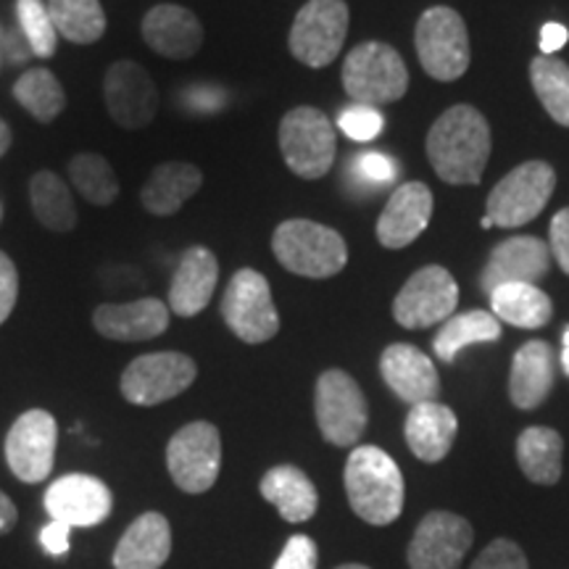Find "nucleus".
<instances>
[{
  "instance_id": "obj_1",
  "label": "nucleus",
  "mask_w": 569,
  "mask_h": 569,
  "mask_svg": "<svg viewBox=\"0 0 569 569\" xmlns=\"http://www.w3.org/2000/svg\"><path fill=\"white\" fill-rule=\"evenodd\" d=\"M427 156L448 184H478L490 159V127L475 106L459 103L436 119L427 134Z\"/></svg>"
},
{
  "instance_id": "obj_2",
  "label": "nucleus",
  "mask_w": 569,
  "mask_h": 569,
  "mask_svg": "<svg viewBox=\"0 0 569 569\" xmlns=\"http://www.w3.org/2000/svg\"><path fill=\"white\" fill-rule=\"evenodd\" d=\"M346 496L353 515L386 528L403 511V475L393 457L377 446H356L346 461Z\"/></svg>"
},
{
  "instance_id": "obj_3",
  "label": "nucleus",
  "mask_w": 569,
  "mask_h": 569,
  "mask_svg": "<svg viewBox=\"0 0 569 569\" xmlns=\"http://www.w3.org/2000/svg\"><path fill=\"white\" fill-rule=\"evenodd\" d=\"M277 261L298 277L327 280L348 264V246L343 234L311 219H288L272 234Z\"/></svg>"
},
{
  "instance_id": "obj_4",
  "label": "nucleus",
  "mask_w": 569,
  "mask_h": 569,
  "mask_svg": "<svg viewBox=\"0 0 569 569\" xmlns=\"http://www.w3.org/2000/svg\"><path fill=\"white\" fill-rule=\"evenodd\" d=\"M343 88L353 103H396L409 90L407 63L388 42H361L346 56Z\"/></svg>"
},
{
  "instance_id": "obj_5",
  "label": "nucleus",
  "mask_w": 569,
  "mask_h": 569,
  "mask_svg": "<svg viewBox=\"0 0 569 569\" xmlns=\"http://www.w3.org/2000/svg\"><path fill=\"white\" fill-rule=\"evenodd\" d=\"M336 127L325 111L298 106L280 124V151L288 169L301 180H319L336 163Z\"/></svg>"
},
{
  "instance_id": "obj_6",
  "label": "nucleus",
  "mask_w": 569,
  "mask_h": 569,
  "mask_svg": "<svg viewBox=\"0 0 569 569\" xmlns=\"http://www.w3.org/2000/svg\"><path fill=\"white\" fill-rule=\"evenodd\" d=\"M419 63L432 80L453 82L469 69V34L465 19L448 6H432L417 21Z\"/></svg>"
},
{
  "instance_id": "obj_7",
  "label": "nucleus",
  "mask_w": 569,
  "mask_h": 569,
  "mask_svg": "<svg viewBox=\"0 0 569 569\" xmlns=\"http://www.w3.org/2000/svg\"><path fill=\"white\" fill-rule=\"evenodd\" d=\"M557 188V172L546 161H525L496 184L488 196V213L493 227L515 230L532 222L546 209Z\"/></svg>"
},
{
  "instance_id": "obj_8",
  "label": "nucleus",
  "mask_w": 569,
  "mask_h": 569,
  "mask_svg": "<svg viewBox=\"0 0 569 569\" xmlns=\"http://www.w3.org/2000/svg\"><path fill=\"white\" fill-rule=\"evenodd\" d=\"M315 411L319 432L327 443L348 448L359 443V438L365 436L369 419L367 398L361 393L359 382L343 369H327L319 375Z\"/></svg>"
},
{
  "instance_id": "obj_9",
  "label": "nucleus",
  "mask_w": 569,
  "mask_h": 569,
  "mask_svg": "<svg viewBox=\"0 0 569 569\" xmlns=\"http://www.w3.org/2000/svg\"><path fill=\"white\" fill-rule=\"evenodd\" d=\"M222 319L243 343L259 346L272 340L280 332V315L267 277L256 269L234 272L222 296Z\"/></svg>"
},
{
  "instance_id": "obj_10",
  "label": "nucleus",
  "mask_w": 569,
  "mask_h": 569,
  "mask_svg": "<svg viewBox=\"0 0 569 569\" xmlns=\"http://www.w3.org/2000/svg\"><path fill=\"white\" fill-rule=\"evenodd\" d=\"M348 19L346 0H309L290 27V53L311 69L330 67L346 42Z\"/></svg>"
},
{
  "instance_id": "obj_11",
  "label": "nucleus",
  "mask_w": 569,
  "mask_h": 569,
  "mask_svg": "<svg viewBox=\"0 0 569 569\" xmlns=\"http://www.w3.org/2000/svg\"><path fill=\"white\" fill-rule=\"evenodd\" d=\"M167 469L184 493H206L222 469V436L211 422H190L167 446Z\"/></svg>"
},
{
  "instance_id": "obj_12",
  "label": "nucleus",
  "mask_w": 569,
  "mask_h": 569,
  "mask_svg": "<svg viewBox=\"0 0 569 569\" xmlns=\"http://www.w3.org/2000/svg\"><path fill=\"white\" fill-rule=\"evenodd\" d=\"M198 367L188 353L159 351L138 356L122 372L119 388L134 407H159L184 393L196 382Z\"/></svg>"
},
{
  "instance_id": "obj_13",
  "label": "nucleus",
  "mask_w": 569,
  "mask_h": 569,
  "mask_svg": "<svg viewBox=\"0 0 569 569\" xmlns=\"http://www.w3.org/2000/svg\"><path fill=\"white\" fill-rule=\"evenodd\" d=\"M56 443H59V425H56L51 411H24L6 436L3 451L9 469L27 486L48 480L53 472Z\"/></svg>"
},
{
  "instance_id": "obj_14",
  "label": "nucleus",
  "mask_w": 569,
  "mask_h": 569,
  "mask_svg": "<svg viewBox=\"0 0 569 569\" xmlns=\"http://www.w3.org/2000/svg\"><path fill=\"white\" fill-rule=\"evenodd\" d=\"M459 303V284L443 267H422L393 301V319L407 330L446 322Z\"/></svg>"
},
{
  "instance_id": "obj_15",
  "label": "nucleus",
  "mask_w": 569,
  "mask_h": 569,
  "mask_svg": "<svg viewBox=\"0 0 569 569\" xmlns=\"http://www.w3.org/2000/svg\"><path fill=\"white\" fill-rule=\"evenodd\" d=\"M106 109L122 130H142L159 111V88L140 63L117 61L103 80Z\"/></svg>"
},
{
  "instance_id": "obj_16",
  "label": "nucleus",
  "mask_w": 569,
  "mask_h": 569,
  "mask_svg": "<svg viewBox=\"0 0 569 569\" xmlns=\"http://www.w3.org/2000/svg\"><path fill=\"white\" fill-rule=\"evenodd\" d=\"M472 525L451 511H430L417 525L407 559L411 569H459L472 546Z\"/></svg>"
},
{
  "instance_id": "obj_17",
  "label": "nucleus",
  "mask_w": 569,
  "mask_h": 569,
  "mask_svg": "<svg viewBox=\"0 0 569 569\" xmlns=\"http://www.w3.org/2000/svg\"><path fill=\"white\" fill-rule=\"evenodd\" d=\"M46 511L69 528H96L113 509L111 490L92 475H63L46 490Z\"/></svg>"
},
{
  "instance_id": "obj_18",
  "label": "nucleus",
  "mask_w": 569,
  "mask_h": 569,
  "mask_svg": "<svg viewBox=\"0 0 569 569\" xmlns=\"http://www.w3.org/2000/svg\"><path fill=\"white\" fill-rule=\"evenodd\" d=\"M551 248L532 234L498 243L488 256V264L480 274L482 290L490 296L501 284H538L551 269Z\"/></svg>"
},
{
  "instance_id": "obj_19",
  "label": "nucleus",
  "mask_w": 569,
  "mask_h": 569,
  "mask_svg": "<svg viewBox=\"0 0 569 569\" xmlns=\"http://www.w3.org/2000/svg\"><path fill=\"white\" fill-rule=\"evenodd\" d=\"M169 306L159 298H138L130 303H101L92 311L98 336L119 343L153 340L169 330Z\"/></svg>"
},
{
  "instance_id": "obj_20",
  "label": "nucleus",
  "mask_w": 569,
  "mask_h": 569,
  "mask_svg": "<svg viewBox=\"0 0 569 569\" xmlns=\"http://www.w3.org/2000/svg\"><path fill=\"white\" fill-rule=\"evenodd\" d=\"M432 217V193L425 182H403L393 190L390 201L377 219V240L380 246L398 251L415 243L427 230Z\"/></svg>"
},
{
  "instance_id": "obj_21",
  "label": "nucleus",
  "mask_w": 569,
  "mask_h": 569,
  "mask_svg": "<svg viewBox=\"0 0 569 569\" xmlns=\"http://www.w3.org/2000/svg\"><path fill=\"white\" fill-rule=\"evenodd\" d=\"M380 372L388 388L401 398V401L417 403L436 401L440 393V377L432 359L419 351L417 346L393 343L380 356Z\"/></svg>"
},
{
  "instance_id": "obj_22",
  "label": "nucleus",
  "mask_w": 569,
  "mask_h": 569,
  "mask_svg": "<svg viewBox=\"0 0 569 569\" xmlns=\"http://www.w3.org/2000/svg\"><path fill=\"white\" fill-rule=\"evenodd\" d=\"M142 40L163 59H190L201 51L203 27L190 9L174 3L153 6L142 19Z\"/></svg>"
},
{
  "instance_id": "obj_23",
  "label": "nucleus",
  "mask_w": 569,
  "mask_h": 569,
  "mask_svg": "<svg viewBox=\"0 0 569 569\" xmlns=\"http://www.w3.org/2000/svg\"><path fill=\"white\" fill-rule=\"evenodd\" d=\"M219 280V261L209 248L193 246L180 256L169 284V311L177 317H198L209 306Z\"/></svg>"
},
{
  "instance_id": "obj_24",
  "label": "nucleus",
  "mask_w": 569,
  "mask_h": 569,
  "mask_svg": "<svg viewBox=\"0 0 569 569\" xmlns=\"http://www.w3.org/2000/svg\"><path fill=\"white\" fill-rule=\"evenodd\" d=\"M172 553V528L159 511H146L124 530L113 569H161Z\"/></svg>"
},
{
  "instance_id": "obj_25",
  "label": "nucleus",
  "mask_w": 569,
  "mask_h": 569,
  "mask_svg": "<svg viewBox=\"0 0 569 569\" xmlns=\"http://www.w3.org/2000/svg\"><path fill=\"white\" fill-rule=\"evenodd\" d=\"M203 184V172L190 161H163L140 190L142 209L153 217H172Z\"/></svg>"
},
{
  "instance_id": "obj_26",
  "label": "nucleus",
  "mask_w": 569,
  "mask_h": 569,
  "mask_svg": "<svg viewBox=\"0 0 569 569\" xmlns=\"http://www.w3.org/2000/svg\"><path fill=\"white\" fill-rule=\"evenodd\" d=\"M553 388V348L543 340H528L511 361L509 396L517 409H538Z\"/></svg>"
},
{
  "instance_id": "obj_27",
  "label": "nucleus",
  "mask_w": 569,
  "mask_h": 569,
  "mask_svg": "<svg viewBox=\"0 0 569 569\" xmlns=\"http://www.w3.org/2000/svg\"><path fill=\"white\" fill-rule=\"evenodd\" d=\"M457 430L459 422L453 409L438 401H425L411 407L407 427H403L411 453L427 461V465H436V461L448 457L453 440H457Z\"/></svg>"
},
{
  "instance_id": "obj_28",
  "label": "nucleus",
  "mask_w": 569,
  "mask_h": 569,
  "mask_svg": "<svg viewBox=\"0 0 569 569\" xmlns=\"http://www.w3.org/2000/svg\"><path fill=\"white\" fill-rule=\"evenodd\" d=\"M259 488L261 496H264L288 522H306V519L317 515L319 493L303 469H298L293 465L272 467L264 478H261Z\"/></svg>"
},
{
  "instance_id": "obj_29",
  "label": "nucleus",
  "mask_w": 569,
  "mask_h": 569,
  "mask_svg": "<svg viewBox=\"0 0 569 569\" xmlns=\"http://www.w3.org/2000/svg\"><path fill=\"white\" fill-rule=\"evenodd\" d=\"M490 309L498 322L522 327V330H538L549 325L553 315L551 298L536 284H501L490 293Z\"/></svg>"
},
{
  "instance_id": "obj_30",
  "label": "nucleus",
  "mask_w": 569,
  "mask_h": 569,
  "mask_svg": "<svg viewBox=\"0 0 569 569\" xmlns=\"http://www.w3.org/2000/svg\"><path fill=\"white\" fill-rule=\"evenodd\" d=\"M565 440L551 427H528L517 440L519 469L538 486H553L561 478Z\"/></svg>"
},
{
  "instance_id": "obj_31",
  "label": "nucleus",
  "mask_w": 569,
  "mask_h": 569,
  "mask_svg": "<svg viewBox=\"0 0 569 569\" xmlns=\"http://www.w3.org/2000/svg\"><path fill=\"white\" fill-rule=\"evenodd\" d=\"M30 203L34 219L51 232H71L77 224V206L71 198L67 182L56 172L32 174L30 180Z\"/></svg>"
},
{
  "instance_id": "obj_32",
  "label": "nucleus",
  "mask_w": 569,
  "mask_h": 569,
  "mask_svg": "<svg viewBox=\"0 0 569 569\" xmlns=\"http://www.w3.org/2000/svg\"><path fill=\"white\" fill-rule=\"evenodd\" d=\"M498 338H501V322H498L490 311L475 309L467 311V315L448 319V322L440 327L432 348H436V356L440 361L451 365L459 356V351H465L467 346L493 343Z\"/></svg>"
},
{
  "instance_id": "obj_33",
  "label": "nucleus",
  "mask_w": 569,
  "mask_h": 569,
  "mask_svg": "<svg viewBox=\"0 0 569 569\" xmlns=\"http://www.w3.org/2000/svg\"><path fill=\"white\" fill-rule=\"evenodd\" d=\"M48 13L56 32L74 46H92L106 32L101 0H48Z\"/></svg>"
},
{
  "instance_id": "obj_34",
  "label": "nucleus",
  "mask_w": 569,
  "mask_h": 569,
  "mask_svg": "<svg viewBox=\"0 0 569 569\" xmlns=\"http://www.w3.org/2000/svg\"><path fill=\"white\" fill-rule=\"evenodd\" d=\"M13 98L42 124L53 122L67 109V92L51 69H30L13 82Z\"/></svg>"
},
{
  "instance_id": "obj_35",
  "label": "nucleus",
  "mask_w": 569,
  "mask_h": 569,
  "mask_svg": "<svg viewBox=\"0 0 569 569\" xmlns=\"http://www.w3.org/2000/svg\"><path fill=\"white\" fill-rule=\"evenodd\" d=\"M530 80L540 106L553 122L569 127V67L553 56H538L530 63Z\"/></svg>"
},
{
  "instance_id": "obj_36",
  "label": "nucleus",
  "mask_w": 569,
  "mask_h": 569,
  "mask_svg": "<svg viewBox=\"0 0 569 569\" xmlns=\"http://www.w3.org/2000/svg\"><path fill=\"white\" fill-rule=\"evenodd\" d=\"M69 180L92 206H111L119 198V180L109 159L98 153H77L69 161Z\"/></svg>"
},
{
  "instance_id": "obj_37",
  "label": "nucleus",
  "mask_w": 569,
  "mask_h": 569,
  "mask_svg": "<svg viewBox=\"0 0 569 569\" xmlns=\"http://www.w3.org/2000/svg\"><path fill=\"white\" fill-rule=\"evenodd\" d=\"M17 13L30 51L40 59H51L59 46V32H56L48 6H42V0H17Z\"/></svg>"
},
{
  "instance_id": "obj_38",
  "label": "nucleus",
  "mask_w": 569,
  "mask_h": 569,
  "mask_svg": "<svg viewBox=\"0 0 569 569\" xmlns=\"http://www.w3.org/2000/svg\"><path fill=\"white\" fill-rule=\"evenodd\" d=\"M338 127L351 140L369 142V140H375L382 130H386V117H382L380 109H375V106L353 103V106H348V109L340 111Z\"/></svg>"
},
{
  "instance_id": "obj_39",
  "label": "nucleus",
  "mask_w": 569,
  "mask_h": 569,
  "mask_svg": "<svg viewBox=\"0 0 569 569\" xmlns=\"http://www.w3.org/2000/svg\"><path fill=\"white\" fill-rule=\"evenodd\" d=\"M351 172L356 182L367 184L369 190H386L398 180V163L386 153L369 151L353 159Z\"/></svg>"
},
{
  "instance_id": "obj_40",
  "label": "nucleus",
  "mask_w": 569,
  "mask_h": 569,
  "mask_svg": "<svg viewBox=\"0 0 569 569\" xmlns=\"http://www.w3.org/2000/svg\"><path fill=\"white\" fill-rule=\"evenodd\" d=\"M472 569H530L528 559L515 540L498 538L493 543L486 546V551L475 559Z\"/></svg>"
},
{
  "instance_id": "obj_41",
  "label": "nucleus",
  "mask_w": 569,
  "mask_h": 569,
  "mask_svg": "<svg viewBox=\"0 0 569 569\" xmlns=\"http://www.w3.org/2000/svg\"><path fill=\"white\" fill-rule=\"evenodd\" d=\"M317 543L309 536H293L284 543L280 559L272 569H317Z\"/></svg>"
},
{
  "instance_id": "obj_42",
  "label": "nucleus",
  "mask_w": 569,
  "mask_h": 569,
  "mask_svg": "<svg viewBox=\"0 0 569 569\" xmlns=\"http://www.w3.org/2000/svg\"><path fill=\"white\" fill-rule=\"evenodd\" d=\"M19 298V272L9 253L0 251V325L11 317Z\"/></svg>"
},
{
  "instance_id": "obj_43",
  "label": "nucleus",
  "mask_w": 569,
  "mask_h": 569,
  "mask_svg": "<svg viewBox=\"0 0 569 569\" xmlns=\"http://www.w3.org/2000/svg\"><path fill=\"white\" fill-rule=\"evenodd\" d=\"M549 248L553 259H557V264L561 267V272L569 274V206L551 219Z\"/></svg>"
},
{
  "instance_id": "obj_44",
  "label": "nucleus",
  "mask_w": 569,
  "mask_h": 569,
  "mask_svg": "<svg viewBox=\"0 0 569 569\" xmlns=\"http://www.w3.org/2000/svg\"><path fill=\"white\" fill-rule=\"evenodd\" d=\"M69 532L71 528L63 522H56L51 519V525H46L40 532V543H42V551L48 553V557H67L69 553Z\"/></svg>"
},
{
  "instance_id": "obj_45",
  "label": "nucleus",
  "mask_w": 569,
  "mask_h": 569,
  "mask_svg": "<svg viewBox=\"0 0 569 569\" xmlns=\"http://www.w3.org/2000/svg\"><path fill=\"white\" fill-rule=\"evenodd\" d=\"M567 40H569L567 27L557 24V21H551V24H546L543 30H540V53H543V56L557 53Z\"/></svg>"
},
{
  "instance_id": "obj_46",
  "label": "nucleus",
  "mask_w": 569,
  "mask_h": 569,
  "mask_svg": "<svg viewBox=\"0 0 569 569\" xmlns=\"http://www.w3.org/2000/svg\"><path fill=\"white\" fill-rule=\"evenodd\" d=\"M222 103H224V96L219 90H213V88H196V90L188 92V106H190V109L201 111V113L219 109Z\"/></svg>"
},
{
  "instance_id": "obj_47",
  "label": "nucleus",
  "mask_w": 569,
  "mask_h": 569,
  "mask_svg": "<svg viewBox=\"0 0 569 569\" xmlns=\"http://www.w3.org/2000/svg\"><path fill=\"white\" fill-rule=\"evenodd\" d=\"M17 519H19L17 507H13L11 498L0 490V536H9L13 525H17Z\"/></svg>"
},
{
  "instance_id": "obj_48",
  "label": "nucleus",
  "mask_w": 569,
  "mask_h": 569,
  "mask_svg": "<svg viewBox=\"0 0 569 569\" xmlns=\"http://www.w3.org/2000/svg\"><path fill=\"white\" fill-rule=\"evenodd\" d=\"M11 142H13V134H11V127L3 122V119H0V159H3L6 153H9V148H11Z\"/></svg>"
},
{
  "instance_id": "obj_49",
  "label": "nucleus",
  "mask_w": 569,
  "mask_h": 569,
  "mask_svg": "<svg viewBox=\"0 0 569 569\" xmlns=\"http://www.w3.org/2000/svg\"><path fill=\"white\" fill-rule=\"evenodd\" d=\"M561 343H565V348H561V367L569 375V327L565 330V336H561Z\"/></svg>"
},
{
  "instance_id": "obj_50",
  "label": "nucleus",
  "mask_w": 569,
  "mask_h": 569,
  "mask_svg": "<svg viewBox=\"0 0 569 569\" xmlns=\"http://www.w3.org/2000/svg\"><path fill=\"white\" fill-rule=\"evenodd\" d=\"M338 569H369V567H365V565H343V567H338Z\"/></svg>"
},
{
  "instance_id": "obj_51",
  "label": "nucleus",
  "mask_w": 569,
  "mask_h": 569,
  "mask_svg": "<svg viewBox=\"0 0 569 569\" xmlns=\"http://www.w3.org/2000/svg\"><path fill=\"white\" fill-rule=\"evenodd\" d=\"M0 219H3V206H0Z\"/></svg>"
}]
</instances>
